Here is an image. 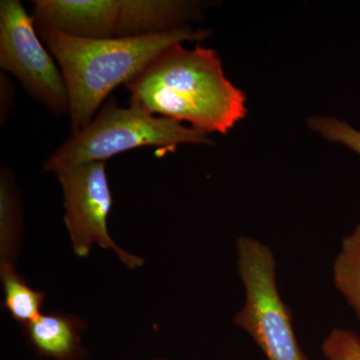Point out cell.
I'll list each match as a JSON object with an SVG mask.
<instances>
[{"mask_svg":"<svg viewBox=\"0 0 360 360\" xmlns=\"http://www.w3.org/2000/svg\"><path fill=\"white\" fill-rule=\"evenodd\" d=\"M127 87L132 105L205 134H227L246 115L245 94L225 77L217 51L202 46L168 47Z\"/></svg>","mask_w":360,"mask_h":360,"instance_id":"6da1fadb","label":"cell"},{"mask_svg":"<svg viewBox=\"0 0 360 360\" xmlns=\"http://www.w3.org/2000/svg\"><path fill=\"white\" fill-rule=\"evenodd\" d=\"M35 26L65 77L72 134L89 124L116 87L129 84L161 52L172 45L198 41L210 34L206 30L184 26L144 37L97 39Z\"/></svg>","mask_w":360,"mask_h":360,"instance_id":"7a4b0ae2","label":"cell"},{"mask_svg":"<svg viewBox=\"0 0 360 360\" xmlns=\"http://www.w3.org/2000/svg\"><path fill=\"white\" fill-rule=\"evenodd\" d=\"M35 25L84 39L144 37L184 27L200 13L182 0H35Z\"/></svg>","mask_w":360,"mask_h":360,"instance_id":"3957f363","label":"cell"},{"mask_svg":"<svg viewBox=\"0 0 360 360\" xmlns=\"http://www.w3.org/2000/svg\"><path fill=\"white\" fill-rule=\"evenodd\" d=\"M212 144L207 134L169 118L151 115L115 101L104 104L87 127L71 135L45 161V172L58 174L85 163L105 161L132 149L156 146L172 149L179 144Z\"/></svg>","mask_w":360,"mask_h":360,"instance_id":"277c9868","label":"cell"},{"mask_svg":"<svg viewBox=\"0 0 360 360\" xmlns=\"http://www.w3.org/2000/svg\"><path fill=\"white\" fill-rule=\"evenodd\" d=\"M236 248L245 290V302L233 317L236 326L250 336L267 360H311L298 342L290 307L279 292L272 250L250 236L238 238Z\"/></svg>","mask_w":360,"mask_h":360,"instance_id":"5b68a950","label":"cell"},{"mask_svg":"<svg viewBox=\"0 0 360 360\" xmlns=\"http://www.w3.org/2000/svg\"><path fill=\"white\" fill-rule=\"evenodd\" d=\"M56 59L37 32L32 14L18 0L0 1V68L56 115H68L70 97Z\"/></svg>","mask_w":360,"mask_h":360,"instance_id":"8992f818","label":"cell"},{"mask_svg":"<svg viewBox=\"0 0 360 360\" xmlns=\"http://www.w3.org/2000/svg\"><path fill=\"white\" fill-rule=\"evenodd\" d=\"M56 175L63 187L65 222L75 255L89 257L97 245L115 251L129 269L141 267L144 260L118 246L108 231L113 200L105 161L85 163Z\"/></svg>","mask_w":360,"mask_h":360,"instance_id":"52a82bcc","label":"cell"},{"mask_svg":"<svg viewBox=\"0 0 360 360\" xmlns=\"http://www.w3.org/2000/svg\"><path fill=\"white\" fill-rule=\"evenodd\" d=\"M84 328V319L54 311L40 314L35 321L22 326V331L40 359L87 360L89 350L82 345L80 336Z\"/></svg>","mask_w":360,"mask_h":360,"instance_id":"ba28073f","label":"cell"},{"mask_svg":"<svg viewBox=\"0 0 360 360\" xmlns=\"http://www.w3.org/2000/svg\"><path fill=\"white\" fill-rule=\"evenodd\" d=\"M22 231L20 194L8 168L0 172V265L14 264Z\"/></svg>","mask_w":360,"mask_h":360,"instance_id":"9c48e42d","label":"cell"},{"mask_svg":"<svg viewBox=\"0 0 360 360\" xmlns=\"http://www.w3.org/2000/svg\"><path fill=\"white\" fill-rule=\"evenodd\" d=\"M0 276L4 283V309L22 326L35 321L41 314L46 293L30 288L14 264L0 265Z\"/></svg>","mask_w":360,"mask_h":360,"instance_id":"30bf717a","label":"cell"},{"mask_svg":"<svg viewBox=\"0 0 360 360\" xmlns=\"http://www.w3.org/2000/svg\"><path fill=\"white\" fill-rule=\"evenodd\" d=\"M333 277L336 290L360 322V224L341 241L333 262Z\"/></svg>","mask_w":360,"mask_h":360,"instance_id":"8fae6325","label":"cell"},{"mask_svg":"<svg viewBox=\"0 0 360 360\" xmlns=\"http://www.w3.org/2000/svg\"><path fill=\"white\" fill-rule=\"evenodd\" d=\"M309 127L324 139L342 144L360 155V130L335 117L314 116L309 118Z\"/></svg>","mask_w":360,"mask_h":360,"instance_id":"7c38bea8","label":"cell"},{"mask_svg":"<svg viewBox=\"0 0 360 360\" xmlns=\"http://www.w3.org/2000/svg\"><path fill=\"white\" fill-rule=\"evenodd\" d=\"M326 360H360V336L347 328H333L321 343Z\"/></svg>","mask_w":360,"mask_h":360,"instance_id":"4fadbf2b","label":"cell"},{"mask_svg":"<svg viewBox=\"0 0 360 360\" xmlns=\"http://www.w3.org/2000/svg\"><path fill=\"white\" fill-rule=\"evenodd\" d=\"M0 117H1V124L6 122V118L8 117L9 112L13 108L14 101V85L11 82V78L6 75H1L0 77Z\"/></svg>","mask_w":360,"mask_h":360,"instance_id":"5bb4252c","label":"cell"},{"mask_svg":"<svg viewBox=\"0 0 360 360\" xmlns=\"http://www.w3.org/2000/svg\"><path fill=\"white\" fill-rule=\"evenodd\" d=\"M153 360H170V359H153Z\"/></svg>","mask_w":360,"mask_h":360,"instance_id":"9a60e30c","label":"cell"}]
</instances>
